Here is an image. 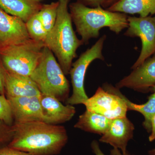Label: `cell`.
<instances>
[{"label": "cell", "mask_w": 155, "mask_h": 155, "mask_svg": "<svg viewBox=\"0 0 155 155\" xmlns=\"http://www.w3.org/2000/svg\"><path fill=\"white\" fill-rule=\"evenodd\" d=\"M84 105L87 110L110 119L126 117L128 111L125 101L120 97L100 87Z\"/></svg>", "instance_id": "ba28073f"}, {"label": "cell", "mask_w": 155, "mask_h": 155, "mask_svg": "<svg viewBox=\"0 0 155 155\" xmlns=\"http://www.w3.org/2000/svg\"><path fill=\"white\" fill-rule=\"evenodd\" d=\"M152 58L147 59L141 65L133 69L129 75L116 84L118 89L127 87L145 92L155 85V52Z\"/></svg>", "instance_id": "9c48e42d"}, {"label": "cell", "mask_w": 155, "mask_h": 155, "mask_svg": "<svg viewBox=\"0 0 155 155\" xmlns=\"http://www.w3.org/2000/svg\"><path fill=\"white\" fill-rule=\"evenodd\" d=\"M112 120L101 114L86 110L79 116L74 127L86 132L102 135L109 128Z\"/></svg>", "instance_id": "ac0fdd59"}, {"label": "cell", "mask_w": 155, "mask_h": 155, "mask_svg": "<svg viewBox=\"0 0 155 155\" xmlns=\"http://www.w3.org/2000/svg\"><path fill=\"white\" fill-rule=\"evenodd\" d=\"M14 134L8 147L33 155H57L68 141L64 126L43 121L14 123Z\"/></svg>", "instance_id": "6da1fadb"}, {"label": "cell", "mask_w": 155, "mask_h": 155, "mask_svg": "<svg viewBox=\"0 0 155 155\" xmlns=\"http://www.w3.org/2000/svg\"><path fill=\"white\" fill-rule=\"evenodd\" d=\"M119 1V0H106L104 7H110Z\"/></svg>", "instance_id": "83f0119b"}, {"label": "cell", "mask_w": 155, "mask_h": 155, "mask_svg": "<svg viewBox=\"0 0 155 155\" xmlns=\"http://www.w3.org/2000/svg\"><path fill=\"white\" fill-rule=\"evenodd\" d=\"M30 38L25 22L0 8V46L19 43Z\"/></svg>", "instance_id": "30bf717a"}, {"label": "cell", "mask_w": 155, "mask_h": 155, "mask_svg": "<svg viewBox=\"0 0 155 155\" xmlns=\"http://www.w3.org/2000/svg\"><path fill=\"white\" fill-rule=\"evenodd\" d=\"M0 120L10 126H13L14 117L11 105L5 95L0 94Z\"/></svg>", "instance_id": "44dd1931"}, {"label": "cell", "mask_w": 155, "mask_h": 155, "mask_svg": "<svg viewBox=\"0 0 155 155\" xmlns=\"http://www.w3.org/2000/svg\"><path fill=\"white\" fill-rule=\"evenodd\" d=\"M5 87L6 97H40L41 94L30 76L16 75L6 70Z\"/></svg>", "instance_id": "5bb4252c"}, {"label": "cell", "mask_w": 155, "mask_h": 155, "mask_svg": "<svg viewBox=\"0 0 155 155\" xmlns=\"http://www.w3.org/2000/svg\"><path fill=\"white\" fill-rule=\"evenodd\" d=\"M42 5L32 0H0V8L8 14L22 19L25 23L38 13Z\"/></svg>", "instance_id": "9a60e30c"}, {"label": "cell", "mask_w": 155, "mask_h": 155, "mask_svg": "<svg viewBox=\"0 0 155 155\" xmlns=\"http://www.w3.org/2000/svg\"><path fill=\"white\" fill-rule=\"evenodd\" d=\"M0 155H33L7 146L0 149Z\"/></svg>", "instance_id": "cb8c5ba5"}, {"label": "cell", "mask_w": 155, "mask_h": 155, "mask_svg": "<svg viewBox=\"0 0 155 155\" xmlns=\"http://www.w3.org/2000/svg\"><path fill=\"white\" fill-rule=\"evenodd\" d=\"M150 90H151V91H153V92H155V86H153L152 87H151Z\"/></svg>", "instance_id": "f546056e"}, {"label": "cell", "mask_w": 155, "mask_h": 155, "mask_svg": "<svg viewBox=\"0 0 155 155\" xmlns=\"http://www.w3.org/2000/svg\"><path fill=\"white\" fill-rule=\"evenodd\" d=\"M77 2L90 8H96L99 6L104 7L106 0H76Z\"/></svg>", "instance_id": "d4e9b609"}, {"label": "cell", "mask_w": 155, "mask_h": 155, "mask_svg": "<svg viewBox=\"0 0 155 155\" xmlns=\"http://www.w3.org/2000/svg\"><path fill=\"white\" fill-rule=\"evenodd\" d=\"M41 105L43 122L54 125L68 122L76 113L75 108L71 105H64L54 97L41 94Z\"/></svg>", "instance_id": "4fadbf2b"}, {"label": "cell", "mask_w": 155, "mask_h": 155, "mask_svg": "<svg viewBox=\"0 0 155 155\" xmlns=\"http://www.w3.org/2000/svg\"><path fill=\"white\" fill-rule=\"evenodd\" d=\"M30 77L41 94L54 97L61 102L69 98V81L54 54L47 47L43 48L41 58Z\"/></svg>", "instance_id": "277c9868"}, {"label": "cell", "mask_w": 155, "mask_h": 155, "mask_svg": "<svg viewBox=\"0 0 155 155\" xmlns=\"http://www.w3.org/2000/svg\"><path fill=\"white\" fill-rule=\"evenodd\" d=\"M6 70L0 59V94L5 95V77Z\"/></svg>", "instance_id": "484cf974"}, {"label": "cell", "mask_w": 155, "mask_h": 155, "mask_svg": "<svg viewBox=\"0 0 155 155\" xmlns=\"http://www.w3.org/2000/svg\"><path fill=\"white\" fill-rule=\"evenodd\" d=\"M40 97H7L11 105L14 123L43 122Z\"/></svg>", "instance_id": "7c38bea8"}, {"label": "cell", "mask_w": 155, "mask_h": 155, "mask_svg": "<svg viewBox=\"0 0 155 155\" xmlns=\"http://www.w3.org/2000/svg\"><path fill=\"white\" fill-rule=\"evenodd\" d=\"M128 27L125 35L140 38L142 42L140 54L131 69L141 65L155 52V16L127 17Z\"/></svg>", "instance_id": "52a82bcc"}, {"label": "cell", "mask_w": 155, "mask_h": 155, "mask_svg": "<svg viewBox=\"0 0 155 155\" xmlns=\"http://www.w3.org/2000/svg\"><path fill=\"white\" fill-rule=\"evenodd\" d=\"M112 12L137 14L140 17L155 14V0H119L107 9Z\"/></svg>", "instance_id": "e0dca14e"}, {"label": "cell", "mask_w": 155, "mask_h": 155, "mask_svg": "<svg viewBox=\"0 0 155 155\" xmlns=\"http://www.w3.org/2000/svg\"><path fill=\"white\" fill-rule=\"evenodd\" d=\"M59 2H52L50 4L43 5L38 12L45 30L47 34L52 29L55 24Z\"/></svg>", "instance_id": "d6986e66"}, {"label": "cell", "mask_w": 155, "mask_h": 155, "mask_svg": "<svg viewBox=\"0 0 155 155\" xmlns=\"http://www.w3.org/2000/svg\"><path fill=\"white\" fill-rule=\"evenodd\" d=\"M91 147L93 152L95 155H105L102 151L100 148L99 144L96 140H93L91 143ZM110 155H134L130 154V153L127 151V152L123 153L118 149L114 148L111 150Z\"/></svg>", "instance_id": "603a6c76"}, {"label": "cell", "mask_w": 155, "mask_h": 155, "mask_svg": "<svg viewBox=\"0 0 155 155\" xmlns=\"http://www.w3.org/2000/svg\"><path fill=\"white\" fill-rule=\"evenodd\" d=\"M148 153L149 155H155V148L149 151Z\"/></svg>", "instance_id": "f1b7e54d"}, {"label": "cell", "mask_w": 155, "mask_h": 155, "mask_svg": "<svg viewBox=\"0 0 155 155\" xmlns=\"http://www.w3.org/2000/svg\"><path fill=\"white\" fill-rule=\"evenodd\" d=\"M134 130V125L127 117L112 119L109 128L101 135L99 141L110 144L125 153L127 151L128 142L133 138Z\"/></svg>", "instance_id": "8fae6325"}, {"label": "cell", "mask_w": 155, "mask_h": 155, "mask_svg": "<svg viewBox=\"0 0 155 155\" xmlns=\"http://www.w3.org/2000/svg\"><path fill=\"white\" fill-rule=\"evenodd\" d=\"M25 25L31 38L44 43L47 33L45 30L38 13L28 19L25 22Z\"/></svg>", "instance_id": "ffe728a7"}, {"label": "cell", "mask_w": 155, "mask_h": 155, "mask_svg": "<svg viewBox=\"0 0 155 155\" xmlns=\"http://www.w3.org/2000/svg\"><path fill=\"white\" fill-rule=\"evenodd\" d=\"M69 7L72 22L84 43L97 38L102 28L108 27L119 34L128 27L126 14L105 10L101 6L90 8L77 2L69 4Z\"/></svg>", "instance_id": "7a4b0ae2"}, {"label": "cell", "mask_w": 155, "mask_h": 155, "mask_svg": "<svg viewBox=\"0 0 155 155\" xmlns=\"http://www.w3.org/2000/svg\"><path fill=\"white\" fill-rule=\"evenodd\" d=\"M151 134L149 137V140L150 142H152L155 140V114L153 116L151 122Z\"/></svg>", "instance_id": "4316f807"}, {"label": "cell", "mask_w": 155, "mask_h": 155, "mask_svg": "<svg viewBox=\"0 0 155 155\" xmlns=\"http://www.w3.org/2000/svg\"><path fill=\"white\" fill-rule=\"evenodd\" d=\"M103 87L106 90L116 94L120 97L125 101L128 110L137 111L142 114L144 118L143 126L147 131L150 132L151 122L153 116L155 114V92L150 96L147 102L142 104H137L130 101L116 87L105 83L103 85Z\"/></svg>", "instance_id": "2e32d148"}, {"label": "cell", "mask_w": 155, "mask_h": 155, "mask_svg": "<svg viewBox=\"0 0 155 155\" xmlns=\"http://www.w3.org/2000/svg\"><path fill=\"white\" fill-rule=\"evenodd\" d=\"M106 35L102 36L90 48L81 55L79 58L72 64L69 72L72 86V94L66 103L67 104H84L88 99L84 88V80L87 70L93 61L97 59L104 61L102 54Z\"/></svg>", "instance_id": "8992f818"}, {"label": "cell", "mask_w": 155, "mask_h": 155, "mask_svg": "<svg viewBox=\"0 0 155 155\" xmlns=\"http://www.w3.org/2000/svg\"><path fill=\"white\" fill-rule=\"evenodd\" d=\"M70 0H58V14L55 24L47 34L44 41L47 47L58 58L65 75L69 73L73 59L77 57L76 51L83 44L78 38L72 25L68 11Z\"/></svg>", "instance_id": "3957f363"}, {"label": "cell", "mask_w": 155, "mask_h": 155, "mask_svg": "<svg viewBox=\"0 0 155 155\" xmlns=\"http://www.w3.org/2000/svg\"><path fill=\"white\" fill-rule=\"evenodd\" d=\"M45 46L43 42L31 38L15 44L0 46V59L8 72L30 76L39 62Z\"/></svg>", "instance_id": "5b68a950"}, {"label": "cell", "mask_w": 155, "mask_h": 155, "mask_svg": "<svg viewBox=\"0 0 155 155\" xmlns=\"http://www.w3.org/2000/svg\"><path fill=\"white\" fill-rule=\"evenodd\" d=\"M14 134V126H10L0 120V149L8 146Z\"/></svg>", "instance_id": "7402d4cb"}, {"label": "cell", "mask_w": 155, "mask_h": 155, "mask_svg": "<svg viewBox=\"0 0 155 155\" xmlns=\"http://www.w3.org/2000/svg\"><path fill=\"white\" fill-rule=\"evenodd\" d=\"M32 1H37V2H39V1H40V0H32Z\"/></svg>", "instance_id": "4dcf8cb0"}]
</instances>
